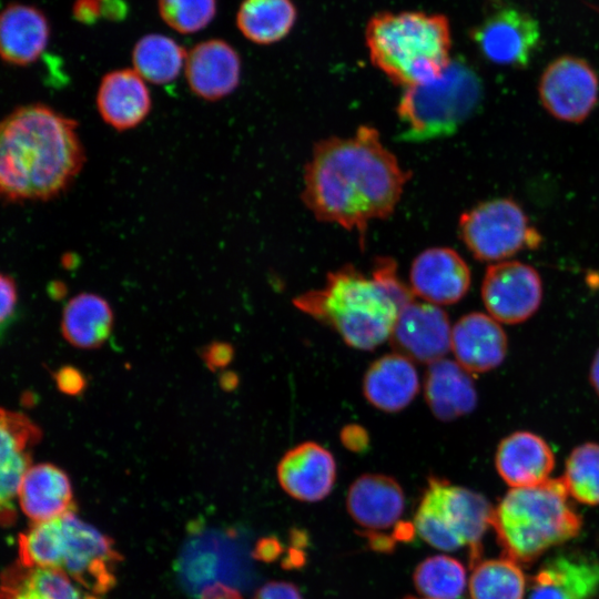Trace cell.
Instances as JSON below:
<instances>
[{
	"label": "cell",
	"mask_w": 599,
	"mask_h": 599,
	"mask_svg": "<svg viewBox=\"0 0 599 599\" xmlns=\"http://www.w3.org/2000/svg\"><path fill=\"white\" fill-rule=\"evenodd\" d=\"M1 599H99L83 593L64 573L19 562L2 576Z\"/></svg>",
	"instance_id": "cell-28"
},
{
	"label": "cell",
	"mask_w": 599,
	"mask_h": 599,
	"mask_svg": "<svg viewBox=\"0 0 599 599\" xmlns=\"http://www.w3.org/2000/svg\"><path fill=\"white\" fill-rule=\"evenodd\" d=\"M232 347L226 343H212L204 349L203 358L212 369L226 366L232 359Z\"/></svg>",
	"instance_id": "cell-39"
},
{
	"label": "cell",
	"mask_w": 599,
	"mask_h": 599,
	"mask_svg": "<svg viewBox=\"0 0 599 599\" xmlns=\"http://www.w3.org/2000/svg\"><path fill=\"white\" fill-rule=\"evenodd\" d=\"M1 458L29 453L40 438L41 432L26 415L11 410H1Z\"/></svg>",
	"instance_id": "cell-35"
},
{
	"label": "cell",
	"mask_w": 599,
	"mask_h": 599,
	"mask_svg": "<svg viewBox=\"0 0 599 599\" xmlns=\"http://www.w3.org/2000/svg\"><path fill=\"white\" fill-rule=\"evenodd\" d=\"M50 26L41 10L22 3L8 4L0 18V52L12 65H28L44 51Z\"/></svg>",
	"instance_id": "cell-24"
},
{
	"label": "cell",
	"mask_w": 599,
	"mask_h": 599,
	"mask_svg": "<svg viewBox=\"0 0 599 599\" xmlns=\"http://www.w3.org/2000/svg\"><path fill=\"white\" fill-rule=\"evenodd\" d=\"M483 93L475 71L451 61L437 79L405 88L396 110L399 139L424 142L454 134L478 111Z\"/></svg>",
	"instance_id": "cell-7"
},
{
	"label": "cell",
	"mask_w": 599,
	"mask_h": 599,
	"mask_svg": "<svg viewBox=\"0 0 599 599\" xmlns=\"http://www.w3.org/2000/svg\"><path fill=\"white\" fill-rule=\"evenodd\" d=\"M406 599H417V598L409 597V598H406ZM457 599H464V598H457Z\"/></svg>",
	"instance_id": "cell-45"
},
{
	"label": "cell",
	"mask_w": 599,
	"mask_h": 599,
	"mask_svg": "<svg viewBox=\"0 0 599 599\" xmlns=\"http://www.w3.org/2000/svg\"><path fill=\"white\" fill-rule=\"evenodd\" d=\"M348 514L362 527L373 548L390 550L394 541L387 531L395 529L413 536L410 524L400 525L405 508V496L400 485L392 477L366 474L358 477L349 487L346 498Z\"/></svg>",
	"instance_id": "cell-10"
},
{
	"label": "cell",
	"mask_w": 599,
	"mask_h": 599,
	"mask_svg": "<svg viewBox=\"0 0 599 599\" xmlns=\"http://www.w3.org/2000/svg\"><path fill=\"white\" fill-rule=\"evenodd\" d=\"M410 172L383 144L378 131L359 126L348 138L318 141L304 167L302 201L321 222L358 234L395 211Z\"/></svg>",
	"instance_id": "cell-1"
},
{
	"label": "cell",
	"mask_w": 599,
	"mask_h": 599,
	"mask_svg": "<svg viewBox=\"0 0 599 599\" xmlns=\"http://www.w3.org/2000/svg\"><path fill=\"white\" fill-rule=\"evenodd\" d=\"M471 39L490 62L525 68L539 47L540 28L524 10L505 7L488 14L471 31Z\"/></svg>",
	"instance_id": "cell-13"
},
{
	"label": "cell",
	"mask_w": 599,
	"mask_h": 599,
	"mask_svg": "<svg viewBox=\"0 0 599 599\" xmlns=\"http://www.w3.org/2000/svg\"><path fill=\"white\" fill-rule=\"evenodd\" d=\"M424 388L428 407L443 422L465 416L477 405V392L469 372L447 358L428 365Z\"/></svg>",
	"instance_id": "cell-26"
},
{
	"label": "cell",
	"mask_w": 599,
	"mask_h": 599,
	"mask_svg": "<svg viewBox=\"0 0 599 599\" xmlns=\"http://www.w3.org/2000/svg\"><path fill=\"white\" fill-rule=\"evenodd\" d=\"M414 294L390 257H379L369 275L352 265L327 274L324 286L303 293L294 305L331 326L353 348L372 351L389 339L400 309Z\"/></svg>",
	"instance_id": "cell-3"
},
{
	"label": "cell",
	"mask_w": 599,
	"mask_h": 599,
	"mask_svg": "<svg viewBox=\"0 0 599 599\" xmlns=\"http://www.w3.org/2000/svg\"><path fill=\"white\" fill-rule=\"evenodd\" d=\"M459 234L475 258L502 262L524 248H536L540 234L511 199L485 201L464 212Z\"/></svg>",
	"instance_id": "cell-9"
},
{
	"label": "cell",
	"mask_w": 599,
	"mask_h": 599,
	"mask_svg": "<svg viewBox=\"0 0 599 599\" xmlns=\"http://www.w3.org/2000/svg\"><path fill=\"white\" fill-rule=\"evenodd\" d=\"M0 294H1V311L0 318L2 326L12 316L17 305V285L14 280L7 274H2L0 277Z\"/></svg>",
	"instance_id": "cell-37"
},
{
	"label": "cell",
	"mask_w": 599,
	"mask_h": 599,
	"mask_svg": "<svg viewBox=\"0 0 599 599\" xmlns=\"http://www.w3.org/2000/svg\"><path fill=\"white\" fill-rule=\"evenodd\" d=\"M73 17L82 23H93L102 14L100 0H75L72 7Z\"/></svg>",
	"instance_id": "cell-40"
},
{
	"label": "cell",
	"mask_w": 599,
	"mask_h": 599,
	"mask_svg": "<svg viewBox=\"0 0 599 599\" xmlns=\"http://www.w3.org/2000/svg\"><path fill=\"white\" fill-rule=\"evenodd\" d=\"M495 465L499 476L512 488L545 483L555 467L550 446L530 432H515L498 445Z\"/></svg>",
	"instance_id": "cell-22"
},
{
	"label": "cell",
	"mask_w": 599,
	"mask_h": 599,
	"mask_svg": "<svg viewBox=\"0 0 599 599\" xmlns=\"http://www.w3.org/2000/svg\"><path fill=\"white\" fill-rule=\"evenodd\" d=\"M410 290L424 302L449 305L469 290L470 271L464 258L449 247H432L418 254L409 272Z\"/></svg>",
	"instance_id": "cell-15"
},
{
	"label": "cell",
	"mask_w": 599,
	"mask_h": 599,
	"mask_svg": "<svg viewBox=\"0 0 599 599\" xmlns=\"http://www.w3.org/2000/svg\"><path fill=\"white\" fill-rule=\"evenodd\" d=\"M283 490L300 501L324 499L336 479V463L326 448L314 441L302 443L284 454L276 468Z\"/></svg>",
	"instance_id": "cell-16"
},
{
	"label": "cell",
	"mask_w": 599,
	"mask_h": 599,
	"mask_svg": "<svg viewBox=\"0 0 599 599\" xmlns=\"http://www.w3.org/2000/svg\"><path fill=\"white\" fill-rule=\"evenodd\" d=\"M201 599H241L240 592L227 586L217 585L207 590Z\"/></svg>",
	"instance_id": "cell-43"
},
{
	"label": "cell",
	"mask_w": 599,
	"mask_h": 599,
	"mask_svg": "<svg viewBox=\"0 0 599 599\" xmlns=\"http://www.w3.org/2000/svg\"><path fill=\"white\" fill-rule=\"evenodd\" d=\"M227 546L226 539L215 531L196 534L186 542L177 560V572L187 592L201 599L217 585L232 587L233 564Z\"/></svg>",
	"instance_id": "cell-19"
},
{
	"label": "cell",
	"mask_w": 599,
	"mask_h": 599,
	"mask_svg": "<svg viewBox=\"0 0 599 599\" xmlns=\"http://www.w3.org/2000/svg\"><path fill=\"white\" fill-rule=\"evenodd\" d=\"M162 20L175 31L190 34L204 29L216 13V0H158Z\"/></svg>",
	"instance_id": "cell-34"
},
{
	"label": "cell",
	"mask_w": 599,
	"mask_h": 599,
	"mask_svg": "<svg viewBox=\"0 0 599 599\" xmlns=\"http://www.w3.org/2000/svg\"><path fill=\"white\" fill-rule=\"evenodd\" d=\"M599 590V560L583 551L549 558L531 579L528 599H591Z\"/></svg>",
	"instance_id": "cell-17"
},
{
	"label": "cell",
	"mask_w": 599,
	"mask_h": 599,
	"mask_svg": "<svg viewBox=\"0 0 599 599\" xmlns=\"http://www.w3.org/2000/svg\"><path fill=\"white\" fill-rule=\"evenodd\" d=\"M254 599H302V596L294 585L273 581L264 585Z\"/></svg>",
	"instance_id": "cell-38"
},
{
	"label": "cell",
	"mask_w": 599,
	"mask_h": 599,
	"mask_svg": "<svg viewBox=\"0 0 599 599\" xmlns=\"http://www.w3.org/2000/svg\"><path fill=\"white\" fill-rule=\"evenodd\" d=\"M364 430L362 428H358L357 426H351L344 429L342 434V440L345 446L357 449L358 447L364 446V441H366V437L364 436Z\"/></svg>",
	"instance_id": "cell-41"
},
{
	"label": "cell",
	"mask_w": 599,
	"mask_h": 599,
	"mask_svg": "<svg viewBox=\"0 0 599 599\" xmlns=\"http://www.w3.org/2000/svg\"><path fill=\"white\" fill-rule=\"evenodd\" d=\"M54 382L58 389L70 396L79 395L87 386L83 374L73 366H63L54 374Z\"/></svg>",
	"instance_id": "cell-36"
},
{
	"label": "cell",
	"mask_w": 599,
	"mask_h": 599,
	"mask_svg": "<svg viewBox=\"0 0 599 599\" xmlns=\"http://www.w3.org/2000/svg\"><path fill=\"white\" fill-rule=\"evenodd\" d=\"M102 6V14L109 19H122L126 12L125 4L122 0H100Z\"/></svg>",
	"instance_id": "cell-42"
},
{
	"label": "cell",
	"mask_w": 599,
	"mask_h": 599,
	"mask_svg": "<svg viewBox=\"0 0 599 599\" xmlns=\"http://www.w3.org/2000/svg\"><path fill=\"white\" fill-rule=\"evenodd\" d=\"M19 504L33 522H42L74 511L68 475L53 464L31 466L20 486Z\"/></svg>",
	"instance_id": "cell-25"
},
{
	"label": "cell",
	"mask_w": 599,
	"mask_h": 599,
	"mask_svg": "<svg viewBox=\"0 0 599 599\" xmlns=\"http://www.w3.org/2000/svg\"><path fill=\"white\" fill-rule=\"evenodd\" d=\"M414 582L426 599H457L466 587V570L453 557L433 556L417 566Z\"/></svg>",
	"instance_id": "cell-32"
},
{
	"label": "cell",
	"mask_w": 599,
	"mask_h": 599,
	"mask_svg": "<svg viewBox=\"0 0 599 599\" xmlns=\"http://www.w3.org/2000/svg\"><path fill=\"white\" fill-rule=\"evenodd\" d=\"M561 478L572 498L586 505H599V444L577 446L566 460Z\"/></svg>",
	"instance_id": "cell-33"
},
{
	"label": "cell",
	"mask_w": 599,
	"mask_h": 599,
	"mask_svg": "<svg viewBox=\"0 0 599 599\" xmlns=\"http://www.w3.org/2000/svg\"><path fill=\"white\" fill-rule=\"evenodd\" d=\"M185 78L191 91L206 101L231 94L241 79V59L226 41L210 39L194 45L186 55Z\"/></svg>",
	"instance_id": "cell-18"
},
{
	"label": "cell",
	"mask_w": 599,
	"mask_h": 599,
	"mask_svg": "<svg viewBox=\"0 0 599 599\" xmlns=\"http://www.w3.org/2000/svg\"><path fill=\"white\" fill-rule=\"evenodd\" d=\"M113 312L109 303L92 293H81L64 306L61 321L63 337L78 348L101 346L110 336Z\"/></svg>",
	"instance_id": "cell-27"
},
{
	"label": "cell",
	"mask_w": 599,
	"mask_h": 599,
	"mask_svg": "<svg viewBox=\"0 0 599 599\" xmlns=\"http://www.w3.org/2000/svg\"><path fill=\"white\" fill-rule=\"evenodd\" d=\"M538 92L542 106L554 118L579 123L597 104L599 80L587 61L565 55L545 69Z\"/></svg>",
	"instance_id": "cell-11"
},
{
	"label": "cell",
	"mask_w": 599,
	"mask_h": 599,
	"mask_svg": "<svg viewBox=\"0 0 599 599\" xmlns=\"http://www.w3.org/2000/svg\"><path fill=\"white\" fill-rule=\"evenodd\" d=\"M493 510L483 495L430 477L414 527L420 538L437 549L455 551L468 547L473 568L480 561L481 539L490 526Z\"/></svg>",
	"instance_id": "cell-8"
},
{
	"label": "cell",
	"mask_w": 599,
	"mask_h": 599,
	"mask_svg": "<svg viewBox=\"0 0 599 599\" xmlns=\"http://www.w3.org/2000/svg\"><path fill=\"white\" fill-rule=\"evenodd\" d=\"M296 18L292 0H244L236 14V26L247 40L271 44L291 32Z\"/></svg>",
	"instance_id": "cell-29"
},
{
	"label": "cell",
	"mask_w": 599,
	"mask_h": 599,
	"mask_svg": "<svg viewBox=\"0 0 599 599\" xmlns=\"http://www.w3.org/2000/svg\"><path fill=\"white\" fill-rule=\"evenodd\" d=\"M389 341L396 353L410 361L428 365L439 361L451 343L447 313L438 305L413 300L400 309Z\"/></svg>",
	"instance_id": "cell-14"
},
{
	"label": "cell",
	"mask_w": 599,
	"mask_h": 599,
	"mask_svg": "<svg viewBox=\"0 0 599 599\" xmlns=\"http://www.w3.org/2000/svg\"><path fill=\"white\" fill-rule=\"evenodd\" d=\"M85 162L75 120L43 103L12 110L0 125L4 201H48L67 191Z\"/></svg>",
	"instance_id": "cell-2"
},
{
	"label": "cell",
	"mask_w": 599,
	"mask_h": 599,
	"mask_svg": "<svg viewBox=\"0 0 599 599\" xmlns=\"http://www.w3.org/2000/svg\"><path fill=\"white\" fill-rule=\"evenodd\" d=\"M18 551L22 565L54 569L98 595L114 586L121 559L112 540L73 511L33 522L20 535Z\"/></svg>",
	"instance_id": "cell-6"
},
{
	"label": "cell",
	"mask_w": 599,
	"mask_h": 599,
	"mask_svg": "<svg viewBox=\"0 0 599 599\" xmlns=\"http://www.w3.org/2000/svg\"><path fill=\"white\" fill-rule=\"evenodd\" d=\"M481 297L487 312L497 322L518 324L532 316L542 298L538 272L518 261H502L488 266Z\"/></svg>",
	"instance_id": "cell-12"
},
{
	"label": "cell",
	"mask_w": 599,
	"mask_h": 599,
	"mask_svg": "<svg viewBox=\"0 0 599 599\" xmlns=\"http://www.w3.org/2000/svg\"><path fill=\"white\" fill-rule=\"evenodd\" d=\"M589 378L596 394L599 396V351L592 359Z\"/></svg>",
	"instance_id": "cell-44"
},
{
	"label": "cell",
	"mask_w": 599,
	"mask_h": 599,
	"mask_svg": "<svg viewBox=\"0 0 599 599\" xmlns=\"http://www.w3.org/2000/svg\"><path fill=\"white\" fill-rule=\"evenodd\" d=\"M372 63L404 88L430 82L450 60V28L445 16L418 11L379 12L366 24Z\"/></svg>",
	"instance_id": "cell-4"
},
{
	"label": "cell",
	"mask_w": 599,
	"mask_h": 599,
	"mask_svg": "<svg viewBox=\"0 0 599 599\" xmlns=\"http://www.w3.org/2000/svg\"><path fill=\"white\" fill-rule=\"evenodd\" d=\"M473 569L469 582L471 599H524L525 575L514 560H480Z\"/></svg>",
	"instance_id": "cell-31"
},
{
	"label": "cell",
	"mask_w": 599,
	"mask_h": 599,
	"mask_svg": "<svg viewBox=\"0 0 599 599\" xmlns=\"http://www.w3.org/2000/svg\"><path fill=\"white\" fill-rule=\"evenodd\" d=\"M418 390L419 378L413 362L396 352L372 363L363 379L367 402L386 413L404 409Z\"/></svg>",
	"instance_id": "cell-23"
},
{
	"label": "cell",
	"mask_w": 599,
	"mask_h": 599,
	"mask_svg": "<svg viewBox=\"0 0 599 599\" xmlns=\"http://www.w3.org/2000/svg\"><path fill=\"white\" fill-rule=\"evenodd\" d=\"M498 323L489 315L469 313L451 328L450 348L467 372H489L505 359L507 336Z\"/></svg>",
	"instance_id": "cell-20"
},
{
	"label": "cell",
	"mask_w": 599,
	"mask_h": 599,
	"mask_svg": "<svg viewBox=\"0 0 599 599\" xmlns=\"http://www.w3.org/2000/svg\"><path fill=\"white\" fill-rule=\"evenodd\" d=\"M562 478L511 488L493 510L490 526L507 558L528 565L552 546L576 537L581 517Z\"/></svg>",
	"instance_id": "cell-5"
},
{
	"label": "cell",
	"mask_w": 599,
	"mask_h": 599,
	"mask_svg": "<svg viewBox=\"0 0 599 599\" xmlns=\"http://www.w3.org/2000/svg\"><path fill=\"white\" fill-rule=\"evenodd\" d=\"M187 53L174 39L159 33L143 35L132 51L133 70L153 84L174 81L183 67Z\"/></svg>",
	"instance_id": "cell-30"
},
{
	"label": "cell",
	"mask_w": 599,
	"mask_h": 599,
	"mask_svg": "<svg viewBox=\"0 0 599 599\" xmlns=\"http://www.w3.org/2000/svg\"><path fill=\"white\" fill-rule=\"evenodd\" d=\"M133 69L106 73L97 92V109L101 119L118 131L138 126L149 115L152 99L149 88Z\"/></svg>",
	"instance_id": "cell-21"
}]
</instances>
